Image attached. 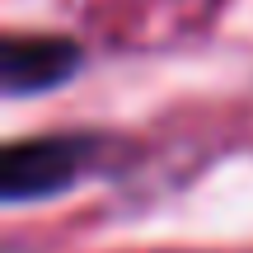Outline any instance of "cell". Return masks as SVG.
I'll use <instances>...</instances> for the list:
<instances>
[{"mask_svg":"<svg viewBox=\"0 0 253 253\" xmlns=\"http://www.w3.org/2000/svg\"><path fill=\"white\" fill-rule=\"evenodd\" d=\"M80 66H84V47L61 33H9L0 47L5 99H33V94L61 89Z\"/></svg>","mask_w":253,"mask_h":253,"instance_id":"7a4b0ae2","label":"cell"},{"mask_svg":"<svg viewBox=\"0 0 253 253\" xmlns=\"http://www.w3.org/2000/svg\"><path fill=\"white\" fill-rule=\"evenodd\" d=\"M118 160L108 131H33L5 145L0 155V197L5 207H28L71 192L75 183L99 178Z\"/></svg>","mask_w":253,"mask_h":253,"instance_id":"6da1fadb","label":"cell"}]
</instances>
